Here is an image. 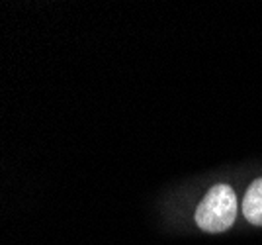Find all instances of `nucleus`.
Wrapping results in <instances>:
<instances>
[{"label": "nucleus", "mask_w": 262, "mask_h": 245, "mask_svg": "<svg viewBox=\"0 0 262 245\" xmlns=\"http://www.w3.org/2000/svg\"><path fill=\"white\" fill-rule=\"evenodd\" d=\"M243 214L252 226H262V177L252 182L245 198H243Z\"/></svg>", "instance_id": "nucleus-2"}, {"label": "nucleus", "mask_w": 262, "mask_h": 245, "mask_svg": "<svg viewBox=\"0 0 262 245\" xmlns=\"http://www.w3.org/2000/svg\"><path fill=\"white\" fill-rule=\"evenodd\" d=\"M196 223L200 230L219 234L229 230L237 218V196L229 185H215L196 208Z\"/></svg>", "instance_id": "nucleus-1"}]
</instances>
